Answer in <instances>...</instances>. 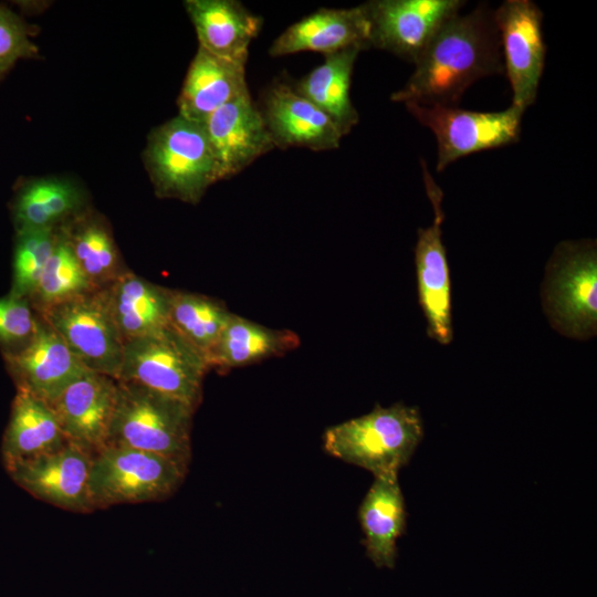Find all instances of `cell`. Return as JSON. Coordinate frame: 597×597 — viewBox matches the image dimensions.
<instances>
[{"label":"cell","mask_w":597,"mask_h":597,"mask_svg":"<svg viewBox=\"0 0 597 597\" xmlns=\"http://www.w3.org/2000/svg\"><path fill=\"white\" fill-rule=\"evenodd\" d=\"M413 64L406 84L392 93V102L457 106L475 81L504 71L493 12L480 4L470 13H457Z\"/></svg>","instance_id":"1"},{"label":"cell","mask_w":597,"mask_h":597,"mask_svg":"<svg viewBox=\"0 0 597 597\" xmlns=\"http://www.w3.org/2000/svg\"><path fill=\"white\" fill-rule=\"evenodd\" d=\"M422 437V421L416 407L402 402L387 408L376 405L364 416L328 428L324 433V449L376 478L398 474Z\"/></svg>","instance_id":"2"},{"label":"cell","mask_w":597,"mask_h":597,"mask_svg":"<svg viewBox=\"0 0 597 597\" xmlns=\"http://www.w3.org/2000/svg\"><path fill=\"white\" fill-rule=\"evenodd\" d=\"M195 409L142 385L116 379L115 406L105 446L148 451L188 465Z\"/></svg>","instance_id":"3"},{"label":"cell","mask_w":597,"mask_h":597,"mask_svg":"<svg viewBox=\"0 0 597 597\" xmlns=\"http://www.w3.org/2000/svg\"><path fill=\"white\" fill-rule=\"evenodd\" d=\"M597 247L591 239L555 247L541 286L551 326L569 338L586 341L597 332Z\"/></svg>","instance_id":"4"},{"label":"cell","mask_w":597,"mask_h":597,"mask_svg":"<svg viewBox=\"0 0 597 597\" xmlns=\"http://www.w3.org/2000/svg\"><path fill=\"white\" fill-rule=\"evenodd\" d=\"M145 164L161 198L196 203L221 180L203 125L179 115L154 129Z\"/></svg>","instance_id":"5"},{"label":"cell","mask_w":597,"mask_h":597,"mask_svg":"<svg viewBox=\"0 0 597 597\" xmlns=\"http://www.w3.org/2000/svg\"><path fill=\"white\" fill-rule=\"evenodd\" d=\"M209 369L206 357L168 324L124 342L117 380L142 385L197 408Z\"/></svg>","instance_id":"6"},{"label":"cell","mask_w":597,"mask_h":597,"mask_svg":"<svg viewBox=\"0 0 597 597\" xmlns=\"http://www.w3.org/2000/svg\"><path fill=\"white\" fill-rule=\"evenodd\" d=\"M186 464L157 453L104 446L92 455L90 493L94 509L160 501L181 484Z\"/></svg>","instance_id":"7"},{"label":"cell","mask_w":597,"mask_h":597,"mask_svg":"<svg viewBox=\"0 0 597 597\" xmlns=\"http://www.w3.org/2000/svg\"><path fill=\"white\" fill-rule=\"evenodd\" d=\"M405 105L436 136L438 172L462 157L514 144L520 139L524 112L513 105L500 112H475L457 106L416 103Z\"/></svg>","instance_id":"8"},{"label":"cell","mask_w":597,"mask_h":597,"mask_svg":"<svg viewBox=\"0 0 597 597\" xmlns=\"http://www.w3.org/2000/svg\"><path fill=\"white\" fill-rule=\"evenodd\" d=\"M36 313L88 370L117 379L124 339L103 290L75 296Z\"/></svg>","instance_id":"9"},{"label":"cell","mask_w":597,"mask_h":597,"mask_svg":"<svg viewBox=\"0 0 597 597\" xmlns=\"http://www.w3.org/2000/svg\"><path fill=\"white\" fill-rule=\"evenodd\" d=\"M543 13L530 0H506L493 12L512 105L525 112L534 104L545 64Z\"/></svg>","instance_id":"10"},{"label":"cell","mask_w":597,"mask_h":597,"mask_svg":"<svg viewBox=\"0 0 597 597\" xmlns=\"http://www.w3.org/2000/svg\"><path fill=\"white\" fill-rule=\"evenodd\" d=\"M423 182L432 205L434 218L428 228L418 229L415 247L418 298L430 338L448 345L453 338L451 311V280L441 226L443 192L421 160Z\"/></svg>","instance_id":"11"},{"label":"cell","mask_w":597,"mask_h":597,"mask_svg":"<svg viewBox=\"0 0 597 597\" xmlns=\"http://www.w3.org/2000/svg\"><path fill=\"white\" fill-rule=\"evenodd\" d=\"M463 6L460 0L366 2L369 45L415 63L438 30Z\"/></svg>","instance_id":"12"},{"label":"cell","mask_w":597,"mask_h":597,"mask_svg":"<svg viewBox=\"0 0 597 597\" xmlns=\"http://www.w3.org/2000/svg\"><path fill=\"white\" fill-rule=\"evenodd\" d=\"M92 453L66 442L63 447L6 468L12 481L39 500L63 510H94L90 493Z\"/></svg>","instance_id":"13"},{"label":"cell","mask_w":597,"mask_h":597,"mask_svg":"<svg viewBox=\"0 0 597 597\" xmlns=\"http://www.w3.org/2000/svg\"><path fill=\"white\" fill-rule=\"evenodd\" d=\"M31 339L21 348L3 353L7 369L22 390L51 404L71 383L88 370L62 338L38 314Z\"/></svg>","instance_id":"14"},{"label":"cell","mask_w":597,"mask_h":597,"mask_svg":"<svg viewBox=\"0 0 597 597\" xmlns=\"http://www.w3.org/2000/svg\"><path fill=\"white\" fill-rule=\"evenodd\" d=\"M115 398V378L87 371L49 405L66 441L94 454L107 442Z\"/></svg>","instance_id":"15"},{"label":"cell","mask_w":597,"mask_h":597,"mask_svg":"<svg viewBox=\"0 0 597 597\" xmlns=\"http://www.w3.org/2000/svg\"><path fill=\"white\" fill-rule=\"evenodd\" d=\"M259 111L275 147L329 150L344 137L323 111L285 83L264 92Z\"/></svg>","instance_id":"16"},{"label":"cell","mask_w":597,"mask_h":597,"mask_svg":"<svg viewBox=\"0 0 597 597\" xmlns=\"http://www.w3.org/2000/svg\"><path fill=\"white\" fill-rule=\"evenodd\" d=\"M202 125L221 180L239 174L275 147L250 93L217 109Z\"/></svg>","instance_id":"17"},{"label":"cell","mask_w":597,"mask_h":597,"mask_svg":"<svg viewBox=\"0 0 597 597\" xmlns=\"http://www.w3.org/2000/svg\"><path fill=\"white\" fill-rule=\"evenodd\" d=\"M369 21L364 4L349 9H320L290 25L272 43L274 57L303 51L325 55L345 49H369Z\"/></svg>","instance_id":"18"},{"label":"cell","mask_w":597,"mask_h":597,"mask_svg":"<svg viewBox=\"0 0 597 597\" xmlns=\"http://www.w3.org/2000/svg\"><path fill=\"white\" fill-rule=\"evenodd\" d=\"M184 4L196 29L199 48L247 64L249 45L262 25L260 17L237 0H187Z\"/></svg>","instance_id":"19"},{"label":"cell","mask_w":597,"mask_h":597,"mask_svg":"<svg viewBox=\"0 0 597 597\" xmlns=\"http://www.w3.org/2000/svg\"><path fill=\"white\" fill-rule=\"evenodd\" d=\"M247 93L244 64L198 48L178 98V115L203 124L217 109Z\"/></svg>","instance_id":"20"},{"label":"cell","mask_w":597,"mask_h":597,"mask_svg":"<svg viewBox=\"0 0 597 597\" xmlns=\"http://www.w3.org/2000/svg\"><path fill=\"white\" fill-rule=\"evenodd\" d=\"M102 290L124 342L169 324L171 289L127 270Z\"/></svg>","instance_id":"21"},{"label":"cell","mask_w":597,"mask_h":597,"mask_svg":"<svg viewBox=\"0 0 597 597\" xmlns=\"http://www.w3.org/2000/svg\"><path fill=\"white\" fill-rule=\"evenodd\" d=\"M358 517L367 556L377 567L392 568L397 540L406 531V509L398 474L375 478L359 506Z\"/></svg>","instance_id":"22"},{"label":"cell","mask_w":597,"mask_h":597,"mask_svg":"<svg viewBox=\"0 0 597 597\" xmlns=\"http://www.w3.org/2000/svg\"><path fill=\"white\" fill-rule=\"evenodd\" d=\"M66 442L53 408L29 392L17 390L2 438L4 468L54 451Z\"/></svg>","instance_id":"23"},{"label":"cell","mask_w":597,"mask_h":597,"mask_svg":"<svg viewBox=\"0 0 597 597\" xmlns=\"http://www.w3.org/2000/svg\"><path fill=\"white\" fill-rule=\"evenodd\" d=\"M83 191L71 180L39 178L25 182L13 200L17 232L55 229L83 213Z\"/></svg>","instance_id":"24"},{"label":"cell","mask_w":597,"mask_h":597,"mask_svg":"<svg viewBox=\"0 0 597 597\" xmlns=\"http://www.w3.org/2000/svg\"><path fill=\"white\" fill-rule=\"evenodd\" d=\"M298 345L292 331L269 328L232 313L208 363L210 369L229 370L284 355Z\"/></svg>","instance_id":"25"},{"label":"cell","mask_w":597,"mask_h":597,"mask_svg":"<svg viewBox=\"0 0 597 597\" xmlns=\"http://www.w3.org/2000/svg\"><path fill=\"white\" fill-rule=\"evenodd\" d=\"M358 48L326 55L325 61L301 78L295 91L323 111L343 136L358 123L359 116L350 96V82Z\"/></svg>","instance_id":"26"},{"label":"cell","mask_w":597,"mask_h":597,"mask_svg":"<svg viewBox=\"0 0 597 597\" xmlns=\"http://www.w3.org/2000/svg\"><path fill=\"white\" fill-rule=\"evenodd\" d=\"M60 228L96 290L108 286L127 271L123 268L109 228L100 217L83 212Z\"/></svg>","instance_id":"27"},{"label":"cell","mask_w":597,"mask_h":597,"mask_svg":"<svg viewBox=\"0 0 597 597\" xmlns=\"http://www.w3.org/2000/svg\"><path fill=\"white\" fill-rule=\"evenodd\" d=\"M231 314L226 304L217 298L178 290L171 292L169 325L207 362Z\"/></svg>","instance_id":"28"},{"label":"cell","mask_w":597,"mask_h":597,"mask_svg":"<svg viewBox=\"0 0 597 597\" xmlns=\"http://www.w3.org/2000/svg\"><path fill=\"white\" fill-rule=\"evenodd\" d=\"M93 291L96 289L80 266L62 229L59 228L53 251L34 293L29 298L33 310L40 312Z\"/></svg>","instance_id":"29"},{"label":"cell","mask_w":597,"mask_h":597,"mask_svg":"<svg viewBox=\"0 0 597 597\" xmlns=\"http://www.w3.org/2000/svg\"><path fill=\"white\" fill-rule=\"evenodd\" d=\"M59 228L17 232L9 294L29 300L44 271L57 239Z\"/></svg>","instance_id":"30"},{"label":"cell","mask_w":597,"mask_h":597,"mask_svg":"<svg viewBox=\"0 0 597 597\" xmlns=\"http://www.w3.org/2000/svg\"><path fill=\"white\" fill-rule=\"evenodd\" d=\"M38 313L27 298L8 294L0 297V347L3 353L24 346L33 336Z\"/></svg>","instance_id":"31"},{"label":"cell","mask_w":597,"mask_h":597,"mask_svg":"<svg viewBox=\"0 0 597 597\" xmlns=\"http://www.w3.org/2000/svg\"><path fill=\"white\" fill-rule=\"evenodd\" d=\"M39 54L31 41L30 30L17 14L0 6V80L20 59Z\"/></svg>","instance_id":"32"}]
</instances>
